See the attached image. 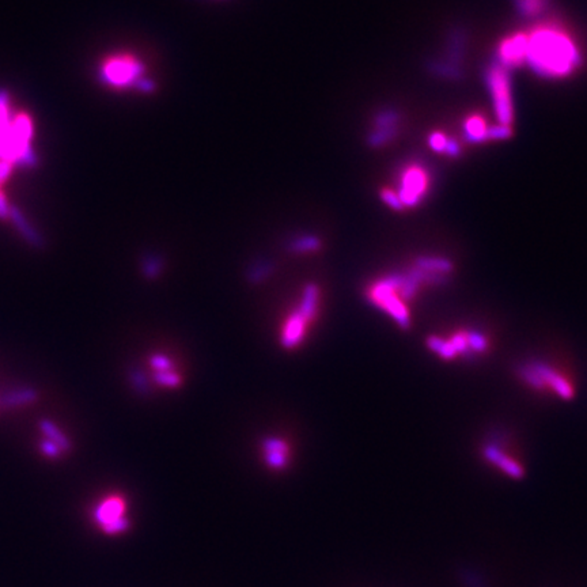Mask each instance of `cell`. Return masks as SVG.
<instances>
[{"instance_id": "obj_10", "label": "cell", "mask_w": 587, "mask_h": 587, "mask_svg": "<svg viewBox=\"0 0 587 587\" xmlns=\"http://www.w3.org/2000/svg\"><path fill=\"white\" fill-rule=\"evenodd\" d=\"M124 502L120 498L104 500L96 510V519L107 533H120L128 527V519L124 516Z\"/></svg>"}, {"instance_id": "obj_7", "label": "cell", "mask_w": 587, "mask_h": 587, "mask_svg": "<svg viewBox=\"0 0 587 587\" xmlns=\"http://www.w3.org/2000/svg\"><path fill=\"white\" fill-rule=\"evenodd\" d=\"M510 446L503 440H489L482 446V458L499 472L512 478H522L525 467L519 457L509 449Z\"/></svg>"}, {"instance_id": "obj_19", "label": "cell", "mask_w": 587, "mask_h": 587, "mask_svg": "<svg viewBox=\"0 0 587 587\" xmlns=\"http://www.w3.org/2000/svg\"><path fill=\"white\" fill-rule=\"evenodd\" d=\"M39 428L48 437V440H52L53 443H56L60 447V450H70L71 449L70 440H67V437L51 420H46V419L41 420Z\"/></svg>"}, {"instance_id": "obj_1", "label": "cell", "mask_w": 587, "mask_h": 587, "mask_svg": "<svg viewBox=\"0 0 587 587\" xmlns=\"http://www.w3.org/2000/svg\"><path fill=\"white\" fill-rule=\"evenodd\" d=\"M453 273L454 264L446 257H416L403 271L368 285L367 298L401 329H408L412 325V305L416 298L426 290L446 285Z\"/></svg>"}, {"instance_id": "obj_16", "label": "cell", "mask_w": 587, "mask_h": 587, "mask_svg": "<svg viewBox=\"0 0 587 587\" xmlns=\"http://www.w3.org/2000/svg\"><path fill=\"white\" fill-rule=\"evenodd\" d=\"M318 289L314 285H307L303 293V299L299 307V313L302 314V317L309 323L311 320H314L316 317V311H317V305H318Z\"/></svg>"}, {"instance_id": "obj_11", "label": "cell", "mask_w": 587, "mask_h": 587, "mask_svg": "<svg viewBox=\"0 0 587 587\" xmlns=\"http://www.w3.org/2000/svg\"><path fill=\"white\" fill-rule=\"evenodd\" d=\"M265 461L271 468L282 469L289 460V447L282 440L269 438L264 442Z\"/></svg>"}, {"instance_id": "obj_20", "label": "cell", "mask_w": 587, "mask_h": 587, "mask_svg": "<svg viewBox=\"0 0 587 587\" xmlns=\"http://www.w3.org/2000/svg\"><path fill=\"white\" fill-rule=\"evenodd\" d=\"M519 11L526 17H536L544 11L547 0H516Z\"/></svg>"}, {"instance_id": "obj_3", "label": "cell", "mask_w": 587, "mask_h": 587, "mask_svg": "<svg viewBox=\"0 0 587 587\" xmlns=\"http://www.w3.org/2000/svg\"><path fill=\"white\" fill-rule=\"evenodd\" d=\"M518 377L532 390L560 400H572L577 393L574 378L564 367L550 361H527L518 367Z\"/></svg>"}, {"instance_id": "obj_2", "label": "cell", "mask_w": 587, "mask_h": 587, "mask_svg": "<svg viewBox=\"0 0 587 587\" xmlns=\"http://www.w3.org/2000/svg\"><path fill=\"white\" fill-rule=\"evenodd\" d=\"M582 52L574 37L556 24H544L527 35L526 63L540 76L561 79L582 66Z\"/></svg>"}, {"instance_id": "obj_13", "label": "cell", "mask_w": 587, "mask_h": 587, "mask_svg": "<svg viewBox=\"0 0 587 587\" xmlns=\"http://www.w3.org/2000/svg\"><path fill=\"white\" fill-rule=\"evenodd\" d=\"M491 127L484 117L472 114L464 123V132L469 142H485L489 141Z\"/></svg>"}, {"instance_id": "obj_24", "label": "cell", "mask_w": 587, "mask_h": 587, "mask_svg": "<svg viewBox=\"0 0 587 587\" xmlns=\"http://www.w3.org/2000/svg\"><path fill=\"white\" fill-rule=\"evenodd\" d=\"M318 248V241L314 238H307L306 241L300 240L295 244L294 249L298 252H305V251H310V249H317Z\"/></svg>"}, {"instance_id": "obj_15", "label": "cell", "mask_w": 587, "mask_h": 587, "mask_svg": "<svg viewBox=\"0 0 587 587\" xmlns=\"http://www.w3.org/2000/svg\"><path fill=\"white\" fill-rule=\"evenodd\" d=\"M10 217L12 218L14 220V223H15V226L18 227V230L22 233V235L25 237V240L30 244V245H33V246H36V248H42L44 246V241H42V238L38 235V233H37L35 228H32V226L26 222V219L24 218V215L17 210V208H11L10 210Z\"/></svg>"}, {"instance_id": "obj_18", "label": "cell", "mask_w": 587, "mask_h": 587, "mask_svg": "<svg viewBox=\"0 0 587 587\" xmlns=\"http://www.w3.org/2000/svg\"><path fill=\"white\" fill-rule=\"evenodd\" d=\"M428 145L431 146L434 151L444 152V154H449V155H453V156H455L460 152V147L457 145V142L450 139L443 132L431 134V136L428 139Z\"/></svg>"}, {"instance_id": "obj_12", "label": "cell", "mask_w": 587, "mask_h": 587, "mask_svg": "<svg viewBox=\"0 0 587 587\" xmlns=\"http://www.w3.org/2000/svg\"><path fill=\"white\" fill-rule=\"evenodd\" d=\"M306 324H307V321L296 310L293 316L287 320V323L285 325L283 337H282V344L286 348H294L295 345H298L300 343V340L303 338V336H305Z\"/></svg>"}, {"instance_id": "obj_25", "label": "cell", "mask_w": 587, "mask_h": 587, "mask_svg": "<svg viewBox=\"0 0 587 587\" xmlns=\"http://www.w3.org/2000/svg\"><path fill=\"white\" fill-rule=\"evenodd\" d=\"M8 215H10V208L7 207V203L3 195H0V218H7Z\"/></svg>"}, {"instance_id": "obj_4", "label": "cell", "mask_w": 587, "mask_h": 587, "mask_svg": "<svg viewBox=\"0 0 587 587\" xmlns=\"http://www.w3.org/2000/svg\"><path fill=\"white\" fill-rule=\"evenodd\" d=\"M427 348L442 361L477 359L491 350V338L482 330L457 328L426 340Z\"/></svg>"}, {"instance_id": "obj_22", "label": "cell", "mask_w": 587, "mask_h": 587, "mask_svg": "<svg viewBox=\"0 0 587 587\" xmlns=\"http://www.w3.org/2000/svg\"><path fill=\"white\" fill-rule=\"evenodd\" d=\"M151 365L156 371H166L172 368V362L163 355H155L151 359Z\"/></svg>"}, {"instance_id": "obj_8", "label": "cell", "mask_w": 587, "mask_h": 587, "mask_svg": "<svg viewBox=\"0 0 587 587\" xmlns=\"http://www.w3.org/2000/svg\"><path fill=\"white\" fill-rule=\"evenodd\" d=\"M142 73V66L134 57L120 56L108 60L104 66L102 75L113 86H128L135 82Z\"/></svg>"}, {"instance_id": "obj_21", "label": "cell", "mask_w": 587, "mask_h": 587, "mask_svg": "<svg viewBox=\"0 0 587 587\" xmlns=\"http://www.w3.org/2000/svg\"><path fill=\"white\" fill-rule=\"evenodd\" d=\"M155 381L163 386H177L180 383V377L169 370L166 371H156L154 375Z\"/></svg>"}, {"instance_id": "obj_17", "label": "cell", "mask_w": 587, "mask_h": 587, "mask_svg": "<svg viewBox=\"0 0 587 587\" xmlns=\"http://www.w3.org/2000/svg\"><path fill=\"white\" fill-rule=\"evenodd\" d=\"M37 400V390L32 388H21L4 393L0 397V404L3 406H17L22 404L33 403Z\"/></svg>"}, {"instance_id": "obj_5", "label": "cell", "mask_w": 587, "mask_h": 587, "mask_svg": "<svg viewBox=\"0 0 587 587\" xmlns=\"http://www.w3.org/2000/svg\"><path fill=\"white\" fill-rule=\"evenodd\" d=\"M431 186V177L424 165L419 162L406 163L399 176V189H393L401 211L417 207L427 196Z\"/></svg>"}, {"instance_id": "obj_6", "label": "cell", "mask_w": 587, "mask_h": 587, "mask_svg": "<svg viewBox=\"0 0 587 587\" xmlns=\"http://www.w3.org/2000/svg\"><path fill=\"white\" fill-rule=\"evenodd\" d=\"M487 83L498 123L505 127H512L514 105L509 70L499 63L492 64L487 73Z\"/></svg>"}, {"instance_id": "obj_14", "label": "cell", "mask_w": 587, "mask_h": 587, "mask_svg": "<svg viewBox=\"0 0 587 587\" xmlns=\"http://www.w3.org/2000/svg\"><path fill=\"white\" fill-rule=\"evenodd\" d=\"M397 123H399V117L393 111L382 113L381 117L378 118V124H377V128L374 131L371 141L377 145H381V143L392 139L393 135L396 134Z\"/></svg>"}, {"instance_id": "obj_9", "label": "cell", "mask_w": 587, "mask_h": 587, "mask_svg": "<svg viewBox=\"0 0 587 587\" xmlns=\"http://www.w3.org/2000/svg\"><path fill=\"white\" fill-rule=\"evenodd\" d=\"M498 63L510 70L526 63L527 33H514L505 37L498 46Z\"/></svg>"}, {"instance_id": "obj_23", "label": "cell", "mask_w": 587, "mask_h": 587, "mask_svg": "<svg viewBox=\"0 0 587 587\" xmlns=\"http://www.w3.org/2000/svg\"><path fill=\"white\" fill-rule=\"evenodd\" d=\"M41 450L48 455V457H57L59 454H60V447L56 444V443H53L52 440H42L41 442Z\"/></svg>"}]
</instances>
